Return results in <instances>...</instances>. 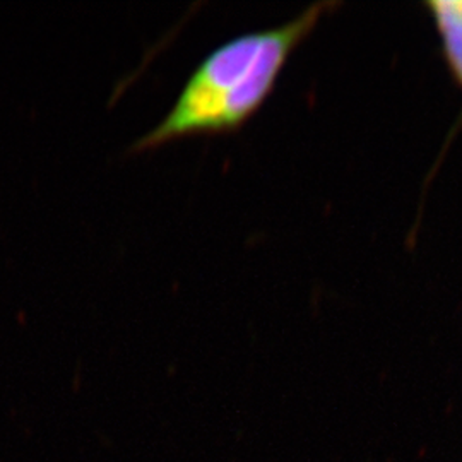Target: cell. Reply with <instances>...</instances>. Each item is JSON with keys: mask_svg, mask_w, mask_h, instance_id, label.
I'll use <instances>...</instances> for the list:
<instances>
[{"mask_svg": "<svg viewBox=\"0 0 462 462\" xmlns=\"http://www.w3.org/2000/svg\"><path fill=\"white\" fill-rule=\"evenodd\" d=\"M330 9L332 2L314 4L281 26L219 45L192 70L165 118L131 151L144 152L190 135L240 129L259 112L288 59Z\"/></svg>", "mask_w": 462, "mask_h": 462, "instance_id": "6da1fadb", "label": "cell"}, {"mask_svg": "<svg viewBox=\"0 0 462 462\" xmlns=\"http://www.w3.org/2000/svg\"><path fill=\"white\" fill-rule=\"evenodd\" d=\"M456 81L462 88V0L427 2Z\"/></svg>", "mask_w": 462, "mask_h": 462, "instance_id": "7a4b0ae2", "label": "cell"}]
</instances>
